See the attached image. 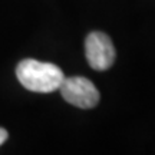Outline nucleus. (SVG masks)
<instances>
[{"label":"nucleus","instance_id":"f257e3e1","mask_svg":"<svg viewBox=\"0 0 155 155\" xmlns=\"http://www.w3.org/2000/svg\"><path fill=\"white\" fill-rule=\"evenodd\" d=\"M16 76L23 88L38 94L59 91L65 75L59 66L49 62L25 59L16 68Z\"/></svg>","mask_w":155,"mask_h":155},{"label":"nucleus","instance_id":"7ed1b4c3","mask_svg":"<svg viewBox=\"0 0 155 155\" xmlns=\"http://www.w3.org/2000/svg\"><path fill=\"white\" fill-rule=\"evenodd\" d=\"M85 55L95 71H106L115 62V48L111 38L102 32H92L85 40Z\"/></svg>","mask_w":155,"mask_h":155},{"label":"nucleus","instance_id":"20e7f679","mask_svg":"<svg viewBox=\"0 0 155 155\" xmlns=\"http://www.w3.org/2000/svg\"><path fill=\"white\" fill-rule=\"evenodd\" d=\"M7 137H9V134H7V131H6L5 128L0 127V147L6 142V139H7Z\"/></svg>","mask_w":155,"mask_h":155},{"label":"nucleus","instance_id":"f03ea898","mask_svg":"<svg viewBox=\"0 0 155 155\" xmlns=\"http://www.w3.org/2000/svg\"><path fill=\"white\" fill-rule=\"evenodd\" d=\"M59 91L66 102L82 109L95 108L99 102V92L96 86L83 76L65 78Z\"/></svg>","mask_w":155,"mask_h":155}]
</instances>
